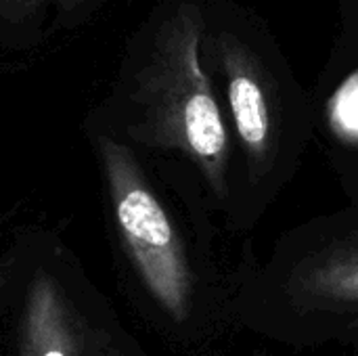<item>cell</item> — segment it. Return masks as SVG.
<instances>
[{
    "mask_svg": "<svg viewBox=\"0 0 358 356\" xmlns=\"http://www.w3.org/2000/svg\"><path fill=\"white\" fill-rule=\"evenodd\" d=\"M352 199H358V195H357V197H352Z\"/></svg>",
    "mask_w": 358,
    "mask_h": 356,
    "instance_id": "cell-9",
    "label": "cell"
},
{
    "mask_svg": "<svg viewBox=\"0 0 358 356\" xmlns=\"http://www.w3.org/2000/svg\"><path fill=\"white\" fill-rule=\"evenodd\" d=\"M201 46V13L195 4H185L164 25L136 76L126 132L132 143L191 170L231 231L233 145L216 86L203 67Z\"/></svg>",
    "mask_w": 358,
    "mask_h": 356,
    "instance_id": "cell-3",
    "label": "cell"
},
{
    "mask_svg": "<svg viewBox=\"0 0 358 356\" xmlns=\"http://www.w3.org/2000/svg\"><path fill=\"white\" fill-rule=\"evenodd\" d=\"M243 356H285V355L271 353V350H252V353H248V355H243Z\"/></svg>",
    "mask_w": 358,
    "mask_h": 356,
    "instance_id": "cell-8",
    "label": "cell"
},
{
    "mask_svg": "<svg viewBox=\"0 0 358 356\" xmlns=\"http://www.w3.org/2000/svg\"><path fill=\"white\" fill-rule=\"evenodd\" d=\"M344 348H348L350 353H355L358 356V336L357 338H352V340H348L346 344H344Z\"/></svg>",
    "mask_w": 358,
    "mask_h": 356,
    "instance_id": "cell-7",
    "label": "cell"
},
{
    "mask_svg": "<svg viewBox=\"0 0 358 356\" xmlns=\"http://www.w3.org/2000/svg\"><path fill=\"white\" fill-rule=\"evenodd\" d=\"M92 356H128L113 340H111V336H107V334H103L101 336V340H99V336H96V344H94V348H92Z\"/></svg>",
    "mask_w": 358,
    "mask_h": 356,
    "instance_id": "cell-6",
    "label": "cell"
},
{
    "mask_svg": "<svg viewBox=\"0 0 358 356\" xmlns=\"http://www.w3.org/2000/svg\"><path fill=\"white\" fill-rule=\"evenodd\" d=\"M237 325L292 350L357 338L358 199L287 229L264 258L248 256Z\"/></svg>",
    "mask_w": 358,
    "mask_h": 356,
    "instance_id": "cell-2",
    "label": "cell"
},
{
    "mask_svg": "<svg viewBox=\"0 0 358 356\" xmlns=\"http://www.w3.org/2000/svg\"><path fill=\"white\" fill-rule=\"evenodd\" d=\"M99 157L117 241L145 300L174 340L218 350L241 332L237 296L254 241L237 239L206 193L178 210L130 145L105 136Z\"/></svg>",
    "mask_w": 358,
    "mask_h": 356,
    "instance_id": "cell-1",
    "label": "cell"
},
{
    "mask_svg": "<svg viewBox=\"0 0 358 356\" xmlns=\"http://www.w3.org/2000/svg\"><path fill=\"white\" fill-rule=\"evenodd\" d=\"M222 76L218 94L233 145L235 204L231 233L252 239L271 208L296 178L310 141V126L289 103L277 73L237 36L214 38Z\"/></svg>",
    "mask_w": 358,
    "mask_h": 356,
    "instance_id": "cell-4",
    "label": "cell"
},
{
    "mask_svg": "<svg viewBox=\"0 0 358 356\" xmlns=\"http://www.w3.org/2000/svg\"><path fill=\"white\" fill-rule=\"evenodd\" d=\"M84 332L59 283L38 273L23 302L19 356H84Z\"/></svg>",
    "mask_w": 358,
    "mask_h": 356,
    "instance_id": "cell-5",
    "label": "cell"
}]
</instances>
